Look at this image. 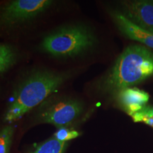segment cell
<instances>
[{"label": "cell", "mask_w": 153, "mask_h": 153, "mask_svg": "<svg viewBox=\"0 0 153 153\" xmlns=\"http://www.w3.org/2000/svg\"><path fill=\"white\" fill-rule=\"evenodd\" d=\"M149 94L136 87H128L117 92V99L120 106L129 115L133 116L146 106Z\"/></svg>", "instance_id": "obj_7"}, {"label": "cell", "mask_w": 153, "mask_h": 153, "mask_svg": "<svg viewBox=\"0 0 153 153\" xmlns=\"http://www.w3.org/2000/svg\"><path fill=\"white\" fill-rule=\"evenodd\" d=\"M67 147L68 143L60 142L52 137L38 145L33 153H64Z\"/></svg>", "instance_id": "obj_10"}, {"label": "cell", "mask_w": 153, "mask_h": 153, "mask_svg": "<svg viewBox=\"0 0 153 153\" xmlns=\"http://www.w3.org/2000/svg\"><path fill=\"white\" fill-rule=\"evenodd\" d=\"M122 14L132 23L153 34V1H124L122 3Z\"/></svg>", "instance_id": "obj_6"}, {"label": "cell", "mask_w": 153, "mask_h": 153, "mask_svg": "<svg viewBox=\"0 0 153 153\" xmlns=\"http://www.w3.org/2000/svg\"><path fill=\"white\" fill-rule=\"evenodd\" d=\"M153 74V53L139 45L128 47L120 54L103 82L104 90L118 92Z\"/></svg>", "instance_id": "obj_2"}, {"label": "cell", "mask_w": 153, "mask_h": 153, "mask_svg": "<svg viewBox=\"0 0 153 153\" xmlns=\"http://www.w3.org/2000/svg\"><path fill=\"white\" fill-rule=\"evenodd\" d=\"M79 135L80 133L78 131H74V130H70L64 127L57 129L53 137L60 142L68 143V141L79 137Z\"/></svg>", "instance_id": "obj_12"}, {"label": "cell", "mask_w": 153, "mask_h": 153, "mask_svg": "<svg viewBox=\"0 0 153 153\" xmlns=\"http://www.w3.org/2000/svg\"><path fill=\"white\" fill-rule=\"evenodd\" d=\"M14 134V127L6 125L0 129V153H9Z\"/></svg>", "instance_id": "obj_11"}, {"label": "cell", "mask_w": 153, "mask_h": 153, "mask_svg": "<svg viewBox=\"0 0 153 153\" xmlns=\"http://www.w3.org/2000/svg\"><path fill=\"white\" fill-rule=\"evenodd\" d=\"M83 112V104L77 99L60 98L42 104L38 114L40 123L52 124L57 128L73 123Z\"/></svg>", "instance_id": "obj_4"}, {"label": "cell", "mask_w": 153, "mask_h": 153, "mask_svg": "<svg viewBox=\"0 0 153 153\" xmlns=\"http://www.w3.org/2000/svg\"><path fill=\"white\" fill-rule=\"evenodd\" d=\"M66 72L38 70L31 73L13 93L4 120L11 123L22 118L26 113L41 104L51 94L59 89L70 78Z\"/></svg>", "instance_id": "obj_1"}, {"label": "cell", "mask_w": 153, "mask_h": 153, "mask_svg": "<svg viewBox=\"0 0 153 153\" xmlns=\"http://www.w3.org/2000/svg\"><path fill=\"white\" fill-rule=\"evenodd\" d=\"M95 43L92 32L82 25L64 26L45 36L41 48L54 57H73L91 48Z\"/></svg>", "instance_id": "obj_3"}, {"label": "cell", "mask_w": 153, "mask_h": 153, "mask_svg": "<svg viewBox=\"0 0 153 153\" xmlns=\"http://www.w3.org/2000/svg\"><path fill=\"white\" fill-rule=\"evenodd\" d=\"M111 16L118 29L126 37L140 42L153 48V34L140 28L120 11H113Z\"/></svg>", "instance_id": "obj_8"}, {"label": "cell", "mask_w": 153, "mask_h": 153, "mask_svg": "<svg viewBox=\"0 0 153 153\" xmlns=\"http://www.w3.org/2000/svg\"><path fill=\"white\" fill-rule=\"evenodd\" d=\"M16 49L8 44L0 43V74L8 70L16 62Z\"/></svg>", "instance_id": "obj_9"}, {"label": "cell", "mask_w": 153, "mask_h": 153, "mask_svg": "<svg viewBox=\"0 0 153 153\" xmlns=\"http://www.w3.org/2000/svg\"><path fill=\"white\" fill-rule=\"evenodd\" d=\"M145 108H146L147 111L149 112V114L153 117V107L150 106H145Z\"/></svg>", "instance_id": "obj_13"}, {"label": "cell", "mask_w": 153, "mask_h": 153, "mask_svg": "<svg viewBox=\"0 0 153 153\" xmlns=\"http://www.w3.org/2000/svg\"><path fill=\"white\" fill-rule=\"evenodd\" d=\"M53 4L51 0H14L0 7V26L10 27L35 18Z\"/></svg>", "instance_id": "obj_5"}]
</instances>
